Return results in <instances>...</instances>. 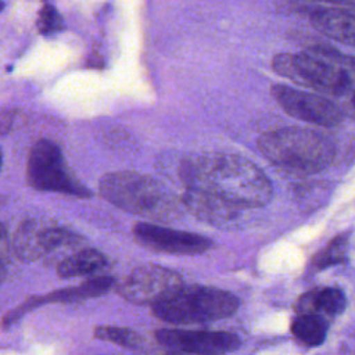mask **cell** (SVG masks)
<instances>
[{
  "mask_svg": "<svg viewBox=\"0 0 355 355\" xmlns=\"http://www.w3.org/2000/svg\"><path fill=\"white\" fill-rule=\"evenodd\" d=\"M182 204L197 218L220 227L233 226L244 211L225 200L189 189H184L182 194Z\"/></svg>",
  "mask_w": 355,
  "mask_h": 355,
  "instance_id": "7c38bea8",
  "label": "cell"
},
{
  "mask_svg": "<svg viewBox=\"0 0 355 355\" xmlns=\"http://www.w3.org/2000/svg\"><path fill=\"white\" fill-rule=\"evenodd\" d=\"M166 355H196V354H190V352H183V351H173L171 349Z\"/></svg>",
  "mask_w": 355,
  "mask_h": 355,
  "instance_id": "ffe728a7",
  "label": "cell"
},
{
  "mask_svg": "<svg viewBox=\"0 0 355 355\" xmlns=\"http://www.w3.org/2000/svg\"><path fill=\"white\" fill-rule=\"evenodd\" d=\"M100 194L112 205L153 220H172L180 215L178 201L150 176L112 172L100 180Z\"/></svg>",
  "mask_w": 355,
  "mask_h": 355,
  "instance_id": "3957f363",
  "label": "cell"
},
{
  "mask_svg": "<svg viewBox=\"0 0 355 355\" xmlns=\"http://www.w3.org/2000/svg\"><path fill=\"white\" fill-rule=\"evenodd\" d=\"M239 298L225 290L208 286H182L172 295L153 306V313L171 324L207 323L234 315Z\"/></svg>",
  "mask_w": 355,
  "mask_h": 355,
  "instance_id": "277c9868",
  "label": "cell"
},
{
  "mask_svg": "<svg viewBox=\"0 0 355 355\" xmlns=\"http://www.w3.org/2000/svg\"><path fill=\"white\" fill-rule=\"evenodd\" d=\"M294 337L308 347L320 345L327 334V323L319 315H297L291 323Z\"/></svg>",
  "mask_w": 355,
  "mask_h": 355,
  "instance_id": "2e32d148",
  "label": "cell"
},
{
  "mask_svg": "<svg viewBox=\"0 0 355 355\" xmlns=\"http://www.w3.org/2000/svg\"><path fill=\"white\" fill-rule=\"evenodd\" d=\"M37 29L43 35L55 33L62 28V18L53 4H43L37 15Z\"/></svg>",
  "mask_w": 355,
  "mask_h": 355,
  "instance_id": "d6986e66",
  "label": "cell"
},
{
  "mask_svg": "<svg viewBox=\"0 0 355 355\" xmlns=\"http://www.w3.org/2000/svg\"><path fill=\"white\" fill-rule=\"evenodd\" d=\"M355 3L302 4L297 11L304 12L313 28L330 39L355 46Z\"/></svg>",
  "mask_w": 355,
  "mask_h": 355,
  "instance_id": "8fae6325",
  "label": "cell"
},
{
  "mask_svg": "<svg viewBox=\"0 0 355 355\" xmlns=\"http://www.w3.org/2000/svg\"><path fill=\"white\" fill-rule=\"evenodd\" d=\"M182 286L183 280L175 270L159 265H141L116 284V291L129 302L154 306Z\"/></svg>",
  "mask_w": 355,
  "mask_h": 355,
  "instance_id": "8992f818",
  "label": "cell"
},
{
  "mask_svg": "<svg viewBox=\"0 0 355 355\" xmlns=\"http://www.w3.org/2000/svg\"><path fill=\"white\" fill-rule=\"evenodd\" d=\"M347 306L345 294L336 287L313 288L306 291L298 298V315H319L336 316L340 315Z\"/></svg>",
  "mask_w": 355,
  "mask_h": 355,
  "instance_id": "5bb4252c",
  "label": "cell"
},
{
  "mask_svg": "<svg viewBox=\"0 0 355 355\" xmlns=\"http://www.w3.org/2000/svg\"><path fill=\"white\" fill-rule=\"evenodd\" d=\"M94 337L126 348H136L143 341V337L137 331L116 326H97L94 329Z\"/></svg>",
  "mask_w": 355,
  "mask_h": 355,
  "instance_id": "ac0fdd59",
  "label": "cell"
},
{
  "mask_svg": "<svg viewBox=\"0 0 355 355\" xmlns=\"http://www.w3.org/2000/svg\"><path fill=\"white\" fill-rule=\"evenodd\" d=\"M186 189L205 193L244 209L265 207L273 194L268 176L250 159L223 153L184 157L178 166Z\"/></svg>",
  "mask_w": 355,
  "mask_h": 355,
  "instance_id": "6da1fadb",
  "label": "cell"
},
{
  "mask_svg": "<svg viewBox=\"0 0 355 355\" xmlns=\"http://www.w3.org/2000/svg\"><path fill=\"white\" fill-rule=\"evenodd\" d=\"M114 286V279L110 276H101V277H94L90 279L85 283H82L78 287H69L64 290L54 291L49 295L44 297H35L26 301L24 305H21L18 309L10 312L8 316L4 318V324L8 322H14L15 318L21 316V313L29 308H33L39 304L43 302H72V301H80V300H87L92 297H98L104 293H107L111 287Z\"/></svg>",
  "mask_w": 355,
  "mask_h": 355,
  "instance_id": "4fadbf2b",
  "label": "cell"
},
{
  "mask_svg": "<svg viewBox=\"0 0 355 355\" xmlns=\"http://www.w3.org/2000/svg\"><path fill=\"white\" fill-rule=\"evenodd\" d=\"M258 150L275 166L301 175L322 172L336 157V146L327 136L297 126L263 133Z\"/></svg>",
  "mask_w": 355,
  "mask_h": 355,
  "instance_id": "7a4b0ae2",
  "label": "cell"
},
{
  "mask_svg": "<svg viewBox=\"0 0 355 355\" xmlns=\"http://www.w3.org/2000/svg\"><path fill=\"white\" fill-rule=\"evenodd\" d=\"M108 265L107 257L94 248L80 250L67 258H64L57 268L61 277H76L92 275L104 269Z\"/></svg>",
  "mask_w": 355,
  "mask_h": 355,
  "instance_id": "9a60e30c",
  "label": "cell"
},
{
  "mask_svg": "<svg viewBox=\"0 0 355 355\" xmlns=\"http://www.w3.org/2000/svg\"><path fill=\"white\" fill-rule=\"evenodd\" d=\"M270 93L288 115L304 122L333 128L343 121L344 114L336 103L322 94L297 90L286 85H273Z\"/></svg>",
  "mask_w": 355,
  "mask_h": 355,
  "instance_id": "ba28073f",
  "label": "cell"
},
{
  "mask_svg": "<svg viewBox=\"0 0 355 355\" xmlns=\"http://www.w3.org/2000/svg\"><path fill=\"white\" fill-rule=\"evenodd\" d=\"M135 239L144 247L175 255H196L208 251L212 240L191 233L159 226L154 223L140 222L133 227Z\"/></svg>",
  "mask_w": 355,
  "mask_h": 355,
  "instance_id": "9c48e42d",
  "label": "cell"
},
{
  "mask_svg": "<svg viewBox=\"0 0 355 355\" xmlns=\"http://www.w3.org/2000/svg\"><path fill=\"white\" fill-rule=\"evenodd\" d=\"M26 182L42 191H57L68 196L87 198L92 193L69 171L60 147L49 140H37L28 155Z\"/></svg>",
  "mask_w": 355,
  "mask_h": 355,
  "instance_id": "5b68a950",
  "label": "cell"
},
{
  "mask_svg": "<svg viewBox=\"0 0 355 355\" xmlns=\"http://www.w3.org/2000/svg\"><path fill=\"white\" fill-rule=\"evenodd\" d=\"M155 337L162 345L173 351L196 355H220L240 347V338L229 331L161 329Z\"/></svg>",
  "mask_w": 355,
  "mask_h": 355,
  "instance_id": "30bf717a",
  "label": "cell"
},
{
  "mask_svg": "<svg viewBox=\"0 0 355 355\" xmlns=\"http://www.w3.org/2000/svg\"><path fill=\"white\" fill-rule=\"evenodd\" d=\"M347 245H348V234H340L334 237L322 251H319L315 255L313 266L318 269H323L333 265L345 263Z\"/></svg>",
  "mask_w": 355,
  "mask_h": 355,
  "instance_id": "e0dca14e",
  "label": "cell"
},
{
  "mask_svg": "<svg viewBox=\"0 0 355 355\" xmlns=\"http://www.w3.org/2000/svg\"><path fill=\"white\" fill-rule=\"evenodd\" d=\"M78 240L79 236L60 226L57 222L28 219L17 227L10 239V251L22 261H36Z\"/></svg>",
  "mask_w": 355,
  "mask_h": 355,
  "instance_id": "52a82bcc",
  "label": "cell"
}]
</instances>
